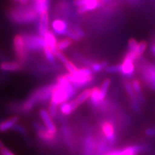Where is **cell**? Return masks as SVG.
Wrapping results in <instances>:
<instances>
[{
	"label": "cell",
	"mask_w": 155,
	"mask_h": 155,
	"mask_svg": "<svg viewBox=\"0 0 155 155\" xmlns=\"http://www.w3.org/2000/svg\"><path fill=\"white\" fill-rule=\"evenodd\" d=\"M7 17L12 22L18 25H30L38 20L39 15L32 6L17 5L9 8Z\"/></svg>",
	"instance_id": "6da1fadb"
},
{
	"label": "cell",
	"mask_w": 155,
	"mask_h": 155,
	"mask_svg": "<svg viewBox=\"0 0 155 155\" xmlns=\"http://www.w3.org/2000/svg\"><path fill=\"white\" fill-rule=\"evenodd\" d=\"M76 91L77 89L71 82L65 85H61L56 83L50 102L53 103L57 106L61 105L72 98L76 94Z\"/></svg>",
	"instance_id": "7a4b0ae2"
},
{
	"label": "cell",
	"mask_w": 155,
	"mask_h": 155,
	"mask_svg": "<svg viewBox=\"0 0 155 155\" xmlns=\"http://www.w3.org/2000/svg\"><path fill=\"white\" fill-rule=\"evenodd\" d=\"M65 76L76 89L88 86L94 80L92 70L88 67L78 68L74 73H65Z\"/></svg>",
	"instance_id": "3957f363"
},
{
	"label": "cell",
	"mask_w": 155,
	"mask_h": 155,
	"mask_svg": "<svg viewBox=\"0 0 155 155\" xmlns=\"http://www.w3.org/2000/svg\"><path fill=\"white\" fill-rule=\"evenodd\" d=\"M23 37L25 38V45L28 52H39L43 50V48L45 47L44 38L39 35L27 34L23 35Z\"/></svg>",
	"instance_id": "277c9868"
},
{
	"label": "cell",
	"mask_w": 155,
	"mask_h": 155,
	"mask_svg": "<svg viewBox=\"0 0 155 155\" xmlns=\"http://www.w3.org/2000/svg\"><path fill=\"white\" fill-rule=\"evenodd\" d=\"M13 47L15 53L21 64L25 63L28 57V50L25 45V38L22 35L17 34L13 38Z\"/></svg>",
	"instance_id": "5b68a950"
},
{
	"label": "cell",
	"mask_w": 155,
	"mask_h": 155,
	"mask_svg": "<svg viewBox=\"0 0 155 155\" xmlns=\"http://www.w3.org/2000/svg\"><path fill=\"white\" fill-rule=\"evenodd\" d=\"M100 126L102 135L105 137L111 146L113 147L116 144L117 139L114 121L105 120L101 121Z\"/></svg>",
	"instance_id": "8992f818"
},
{
	"label": "cell",
	"mask_w": 155,
	"mask_h": 155,
	"mask_svg": "<svg viewBox=\"0 0 155 155\" xmlns=\"http://www.w3.org/2000/svg\"><path fill=\"white\" fill-rule=\"evenodd\" d=\"M96 138L91 132L88 131L83 139V155H95Z\"/></svg>",
	"instance_id": "52a82bcc"
},
{
	"label": "cell",
	"mask_w": 155,
	"mask_h": 155,
	"mask_svg": "<svg viewBox=\"0 0 155 155\" xmlns=\"http://www.w3.org/2000/svg\"><path fill=\"white\" fill-rule=\"evenodd\" d=\"M33 127L37 131V134H38L39 138L41 139L42 141H43L44 142L52 143L55 139L57 135H54L52 133H50L48 130L47 128L43 127L38 122H34Z\"/></svg>",
	"instance_id": "ba28073f"
},
{
	"label": "cell",
	"mask_w": 155,
	"mask_h": 155,
	"mask_svg": "<svg viewBox=\"0 0 155 155\" xmlns=\"http://www.w3.org/2000/svg\"><path fill=\"white\" fill-rule=\"evenodd\" d=\"M142 75L145 83L155 91V64L147 65L143 71Z\"/></svg>",
	"instance_id": "9c48e42d"
},
{
	"label": "cell",
	"mask_w": 155,
	"mask_h": 155,
	"mask_svg": "<svg viewBox=\"0 0 155 155\" xmlns=\"http://www.w3.org/2000/svg\"><path fill=\"white\" fill-rule=\"evenodd\" d=\"M49 23L50 17L48 11L45 12L39 15L38 31L39 35L44 37L46 33L49 31Z\"/></svg>",
	"instance_id": "30bf717a"
},
{
	"label": "cell",
	"mask_w": 155,
	"mask_h": 155,
	"mask_svg": "<svg viewBox=\"0 0 155 155\" xmlns=\"http://www.w3.org/2000/svg\"><path fill=\"white\" fill-rule=\"evenodd\" d=\"M134 61L131 59L130 57L126 55L122 63L120 64V65H121V72H120V73L122 75L127 78H130L132 76L135 70Z\"/></svg>",
	"instance_id": "8fae6325"
},
{
	"label": "cell",
	"mask_w": 155,
	"mask_h": 155,
	"mask_svg": "<svg viewBox=\"0 0 155 155\" xmlns=\"http://www.w3.org/2000/svg\"><path fill=\"white\" fill-rule=\"evenodd\" d=\"M53 32L58 35H65L68 30V24L64 19H55L51 23Z\"/></svg>",
	"instance_id": "7c38bea8"
},
{
	"label": "cell",
	"mask_w": 155,
	"mask_h": 155,
	"mask_svg": "<svg viewBox=\"0 0 155 155\" xmlns=\"http://www.w3.org/2000/svg\"><path fill=\"white\" fill-rule=\"evenodd\" d=\"M39 114H40V117L43 121L45 127L47 128L48 130L53 134L57 135V128H56L55 124H54L48 112L45 109H40L39 111Z\"/></svg>",
	"instance_id": "4fadbf2b"
},
{
	"label": "cell",
	"mask_w": 155,
	"mask_h": 155,
	"mask_svg": "<svg viewBox=\"0 0 155 155\" xmlns=\"http://www.w3.org/2000/svg\"><path fill=\"white\" fill-rule=\"evenodd\" d=\"M101 2L102 0H85V5L77 8V13L79 15H83L88 12L95 10L100 7Z\"/></svg>",
	"instance_id": "5bb4252c"
},
{
	"label": "cell",
	"mask_w": 155,
	"mask_h": 155,
	"mask_svg": "<svg viewBox=\"0 0 155 155\" xmlns=\"http://www.w3.org/2000/svg\"><path fill=\"white\" fill-rule=\"evenodd\" d=\"M39 103V92L38 90L35 91L30 94V96L28 97V99H26L23 102L22 109L23 111L28 112L31 111L36 104Z\"/></svg>",
	"instance_id": "9a60e30c"
},
{
	"label": "cell",
	"mask_w": 155,
	"mask_h": 155,
	"mask_svg": "<svg viewBox=\"0 0 155 155\" xmlns=\"http://www.w3.org/2000/svg\"><path fill=\"white\" fill-rule=\"evenodd\" d=\"M0 68L6 72H18L23 68V66L19 62L5 61L0 64Z\"/></svg>",
	"instance_id": "2e32d148"
},
{
	"label": "cell",
	"mask_w": 155,
	"mask_h": 155,
	"mask_svg": "<svg viewBox=\"0 0 155 155\" xmlns=\"http://www.w3.org/2000/svg\"><path fill=\"white\" fill-rule=\"evenodd\" d=\"M78 105L75 100L70 101L65 103H63L61 105H60V111L61 114L65 116H68L71 114L78 107Z\"/></svg>",
	"instance_id": "e0dca14e"
},
{
	"label": "cell",
	"mask_w": 155,
	"mask_h": 155,
	"mask_svg": "<svg viewBox=\"0 0 155 155\" xmlns=\"http://www.w3.org/2000/svg\"><path fill=\"white\" fill-rule=\"evenodd\" d=\"M43 38L45 43V46L50 48L53 52L56 51L57 50L58 41L55 33L53 32H52V31L49 30Z\"/></svg>",
	"instance_id": "ac0fdd59"
},
{
	"label": "cell",
	"mask_w": 155,
	"mask_h": 155,
	"mask_svg": "<svg viewBox=\"0 0 155 155\" xmlns=\"http://www.w3.org/2000/svg\"><path fill=\"white\" fill-rule=\"evenodd\" d=\"M90 104H91L93 108H99V106L101 103V94H100V88L98 87H94L91 88V94L90 97Z\"/></svg>",
	"instance_id": "d6986e66"
},
{
	"label": "cell",
	"mask_w": 155,
	"mask_h": 155,
	"mask_svg": "<svg viewBox=\"0 0 155 155\" xmlns=\"http://www.w3.org/2000/svg\"><path fill=\"white\" fill-rule=\"evenodd\" d=\"M50 0H33L32 7L40 15L45 12L48 11L50 7Z\"/></svg>",
	"instance_id": "ffe728a7"
},
{
	"label": "cell",
	"mask_w": 155,
	"mask_h": 155,
	"mask_svg": "<svg viewBox=\"0 0 155 155\" xmlns=\"http://www.w3.org/2000/svg\"><path fill=\"white\" fill-rule=\"evenodd\" d=\"M19 118L17 116H13L5 121L0 122V132H5L12 129L18 121Z\"/></svg>",
	"instance_id": "44dd1931"
},
{
	"label": "cell",
	"mask_w": 155,
	"mask_h": 155,
	"mask_svg": "<svg viewBox=\"0 0 155 155\" xmlns=\"http://www.w3.org/2000/svg\"><path fill=\"white\" fill-rule=\"evenodd\" d=\"M61 130L62 133H63V139L64 141H65V144L67 145L70 150H73L74 144H73V136L71 130H70V129L67 126L65 125L61 127Z\"/></svg>",
	"instance_id": "7402d4cb"
},
{
	"label": "cell",
	"mask_w": 155,
	"mask_h": 155,
	"mask_svg": "<svg viewBox=\"0 0 155 155\" xmlns=\"http://www.w3.org/2000/svg\"><path fill=\"white\" fill-rule=\"evenodd\" d=\"M124 87L125 91H127V94L129 97V99L131 101H137V95H136L134 91L132 85H131V82H130L128 80H124L123 82Z\"/></svg>",
	"instance_id": "603a6c76"
},
{
	"label": "cell",
	"mask_w": 155,
	"mask_h": 155,
	"mask_svg": "<svg viewBox=\"0 0 155 155\" xmlns=\"http://www.w3.org/2000/svg\"><path fill=\"white\" fill-rule=\"evenodd\" d=\"M91 94V89H86L76 97V98L75 99V102L77 103L78 105L80 106L81 104H83L85 101H86L87 100L90 98Z\"/></svg>",
	"instance_id": "cb8c5ba5"
},
{
	"label": "cell",
	"mask_w": 155,
	"mask_h": 155,
	"mask_svg": "<svg viewBox=\"0 0 155 155\" xmlns=\"http://www.w3.org/2000/svg\"><path fill=\"white\" fill-rule=\"evenodd\" d=\"M90 68L92 70L93 72L98 73L101 71L103 69H105L108 66L107 61H102V62H91L89 64Z\"/></svg>",
	"instance_id": "d4e9b609"
},
{
	"label": "cell",
	"mask_w": 155,
	"mask_h": 155,
	"mask_svg": "<svg viewBox=\"0 0 155 155\" xmlns=\"http://www.w3.org/2000/svg\"><path fill=\"white\" fill-rule=\"evenodd\" d=\"M73 40L69 38H64L59 40L57 44V50H59V51L61 52L64 51V50L68 49L73 44Z\"/></svg>",
	"instance_id": "484cf974"
},
{
	"label": "cell",
	"mask_w": 155,
	"mask_h": 155,
	"mask_svg": "<svg viewBox=\"0 0 155 155\" xmlns=\"http://www.w3.org/2000/svg\"><path fill=\"white\" fill-rule=\"evenodd\" d=\"M110 85H111V80L109 78H106L103 81L101 86L100 88V94H101V101H104L105 100V98L107 94L108 88H109Z\"/></svg>",
	"instance_id": "4316f807"
},
{
	"label": "cell",
	"mask_w": 155,
	"mask_h": 155,
	"mask_svg": "<svg viewBox=\"0 0 155 155\" xmlns=\"http://www.w3.org/2000/svg\"><path fill=\"white\" fill-rule=\"evenodd\" d=\"M42 51H43L46 60H47L50 63L53 64L55 63L56 58L55 53H54L53 50L50 49V48L47 47V46H45V47L43 48V50H42Z\"/></svg>",
	"instance_id": "83f0119b"
},
{
	"label": "cell",
	"mask_w": 155,
	"mask_h": 155,
	"mask_svg": "<svg viewBox=\"0 0 155 155\" xmlns=\"http://www.w3.org/2000/svg\"><path fill=\"white\" fill-rule=\"evenodd\" d=\"M147 48V42L141 41L140 42H139L138 46H137V48L135 52V57L137 59V58H139V57H141V56L143 55V53H144V51L146 50Z\"/></svg>",
	"instance_id": "f1b7e54d"
},
{
	"label": "cell",
	"mask_w": 155,
	"mask_h": 155,
	"mask_svg": "<svg viewBox=\"0 0 155 155\" xmlns=\"http://www.w3.org/2000/svg\"><path fill=\"white\" fill-rule=\"evenodd\" d=\"M48 112L52 119H55L58 115V106L53 103L50 102Z\"/></svg>",
	"instance_id": "f546056e"
},
{
	"label": "cell",
	"mask_w": 155,
	"mask_h": 155,
	"mask_svg": "<svg viewBox=\"0 0 155 155\" xmlns=\"http://www.w3.org/2000/svg\"><path fill=\"white\" fill-rule=\"evenodd\" d=\"M64 66H65V69L67 70L68 73H74L75 71L78 69V68L72 61H70V60H68L66 63L64 64Z\"/></svg>",
	"instance_id": "4dcf8cb0"
},
{
	"label": "cell",
	"mask_w": 155,
	"mask_h": 155,
	"mask_svg": "<svg viewBox=\"0 0 155 155\" xmlns=\"http://www.w3.org/2000/svg\"><path fill=\"white\" fill-rule=\"evenodd\" d=\"M58 9L59 11V12H61L62 14L65 12H68V10L69 9V6L67 2L64 1V0H62V1H60L58 3Z\"/></svg>",
	"instance_id": "1f68e13d"
},
{
	"label": "cell",
	"mask_w": 155,
	"mask_h": 155,
	"mask_svg": "<svg viewBox=\"0 0 155 155\" xmlns=\"http://www.w3.org/2000/svg\"><path fill=\"white\" fill-rule=\"evenodd\" d=\"M54 53H55L56 59H58V61L61 62V63H63V65L69 60L68 58H67V56L65 55L63 52L59 51V50H56V51L54 52Z\"/></svg>",
	"instance_id": "d6a6232c"
},
{
	"label": "cell",
	"mask_w": 155,
	"mask_h": 155,
	"mask_svg": "<svg viewBox=\"0 0 155 155\" xmlns=\"http://www.w3.org/2000/svg\"><path fill=\"white\" fill-rule=\"evenodd\" d=\"M131 85H132L133 89H134V91L135 94L137 96L142 94V92H141V83H140V82H139V80H137V79L133 80L132 82H131Z\"/></svg>",
	"instance_id": "836d02e7"
},
{
	"label": "cell",
	"mask_w": 155,
	"mask_h": 155,
	"mask_svg": "<svg viewBox=\"0 0 155 155\" xmlns=\"http://www.w3.org/2000/svg\"><path fill=\"white\" fill-rule=\"evenodd\" d=\"M105 71L107 73H118L121 72V65H110L105 68Z\"/></svg>",
	"instance_id": "e575fe53"
},
{
	"label": "cell",
	"mask_w": 155,
	"mask_h": 155,
	"mask_svg": "<svg viewBox=\"0 0 155 155\" xmlns=\"http://www.w3.org/2000/svg\"><path fill=\"white\" fill-rule=\"evenodd\" d=\"M68 38H71V40H73V41H79L81 40V38L78 35L76 32H75L73 30H71V29H68V30L67 31L66 34H65Z\"/></svg>",
	"instance_id": "d590c367"
},
{
	"label": "cell",
	"mask_w": 155,
	"mask_h": 155,
	"mask_svg": "<svg viewBox=\"0 0 155 155\" xmlns=\"http://www.w3.org/2000/svg\"><path fill=\"white\" fill-rule=\"evenodd\" d=\"M12 129L15 131H17V132H18L19 134H22V135H25V134L27 133L26 129H25V128L22 125L16 124L14 127L12 128Z\"/></svg>",
	"instance_id": "8d00e7d4"
},
{
	"label": "cell",
	"mask_w": 155,
	"mask_h": 155,
	"mask_svg": "<svg viewBox=\"0 0 155 155\" xmlns=\"http://www.w3.org/2000/svg\"><path fill=\"white\" fill-rule=\"evenodd\" d=\"M0 154L2 155H15L14 153L12 152L8 148H7V147H5L0 150Z\"/></svg>",
	"instance_id": "74e56055"
},
{
	"label": "cell",
	"mask_w": 155,
	"mask_h": 155,
	"mask_svg": "<svg viewBox=\"0 0 155 155\" xmlns=\"http://www.w3.org/2000/svg\"><path fill=\"white\" fill-rule=\"evenodd\" d=\"M145 134L149 137H155V128H148L145 130Z\"/></svg>",
	"instance_id": "f35d334b"
},
{
	"label": "cell",
	"mask_w": 155,
	"mask_h": 155,
	"mask_svg": "<svg viewBox=\"0 0 155 155\" xmlns=\"http://www.w3.org/2000/svg\"><path fill=\"white\" fill-rule=\"evenodd\" d=\"M73 5L77 8L79 7H82L85 5V0H73Z\"/></svg>",
	"instance_id": "ab89813d"
},
{
	"label": "cell",
	"mask_w": 155,
	"mask_h": 155,
	"mask_svg": "<svg viewBox=\"0 0 155 155\" xmlns=\"http://www.w3.org/2000/svg\"><path fill=\"white\" fill-rule=\"evenodd\" d=\"M73 30L76 32L78 35L81 38H83V37L85 36V34H84V32H83V31L81 30L80 28H78V27H75L74 29H73Z\"/></svg>",
	"instance_id": "60d3db41"
},
{
	"label": "cell",
	"mask_w": 155,
	"mask_h": 155,
	"mask_svg": "<svg viewBox=\"0 0 155 155\" xmlns=\"http://www.w3.org/2000/svg\"><path fill=\"white\" fill-rule=\"evenodd\" d=\"M21 5H26L28 2V0H19Z\"/></svg>",
	"instance_id": "b9f144b4"
},
{
	"label": "cell",
	"mask_w": 155,
	"mask_h": 155,
	"mask_svg": "<svg viewBox=\"0 0 155 155\" xmlns=\"http://www.w3.org/2000/svg\"><path fill=\"white\" fill-rule=\"evenodd\" d=\"M152 52L155 55V44L152 47Z\"/></svg>",
	"instance_id": "7bdbcfd3"
},
{
	"label": "cell",
	"mask_w": 155,
	"mask_h": 155,
	"mask_svg": "<svg viewBox=\"0 0 155 155\" xmlns=\"http://www.w3.org/2000/svg\"><path fill=\"white\" fill-rule=\"evenodd\" d=\"M4 147H5V146H4L3 142H2V141L1 140H0V150H1L2 148H3Z\"/></svg>",
	"instance_id": "ee69618b"
},
{
	"label": "cell",
	"mask_w": 155,
	"mask_h": 155,
	"mask_svg": "<svg viewBox=\"0 0 155 155\" xmlns=\"http://www.w3.org/2000/svg\"><path fill=\"white\" fill-rule=\"evenodd\" d=\"M14 2H19V0H13Z\"/></svg>",
	"instance_id": "f6af8a7d"
},
{
	"label": "cell",
	"mask_w": 155,
	"mask_h": 155,
	"mask_svg": "<svg viewBox=\"0 0 155 155\" xmlns=\"http://www.w3.org/2000/svg\"><path fill=\"white\" fill-rule=\"evenodd\" d=\"M130 1H137V0H130Z\"/></svg>",
	"instance_id": "bcb514c9"
}]
</instances>
